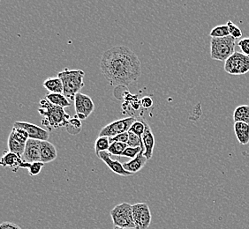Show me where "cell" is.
<instances>
[{"mask_svg": "<svg viewBox=\"0 0 249 229\" xmlns=\"http://www.w3.org/2000/svg\"><path fill=\"white\" fill-rule=\"evenodd\" d=\"M101 71L110 85L128 86L138 80L142 73V63L129 48L116 46L103 54Z\"/></svg>", "mask_w": 249, "mask_h": 229, "instance_id": "cell-1", "label": "cell"}, {"mask_svg": "<svg viewBox=\"0 0 249 229\" xmlns=\"http://www.w3.org/2000/svg\"><path fill=\"white\" fill-rule=\"evenodd\" d=\"M39 104V114L43 117L42 124L50 131L59 129L70 123V115L67 114L65 109L53 105L47 99H41Z\"/></svg>", "mask_w": 249, "mask_h": 229, "instance_id": "cell-2", "label": "cell"}, {"mask_svg": "<svg viewBox=\"0 0 249 229\" xmlns=\"http://www.w3.org/2000/svg\"><path fill=\"white\" fill-rule=\"evenodd\" d=\"M84 76L85 72L82 70H70L66 68L62 72H58V77L62 81L64 86L63 95L68 100L74 102L75 97L84 86Z\"/></svg>", "mask_w": 249, "mask_h": 229, "instance_id": "cell-3", "label": "cell"}, {"mask_svg": "<svg viewBox=\"0 0 249 229\" xmlns=\"http://www.w3.org/2000/svg\"><path fill=\"white\" fill-rule=\"evenodd\" d=\"M236 43V39L231 35L223 38H211V58L225 62L235 52Z\"/></svg>", "mask_w": 249, "mask_h": 229, "instance_id": "cell-4", "label": "cell"}, {"mask_svg": "<svg viewBox=\"0 0 249 229\" xmlns=\"http://www.w3.org/2000/svg\"><path fill=\"white\" fill-rule=\"evenodd\" d=\"M110 217L115 227L123 229H135L133 218V205L122 203L110 211Z\"/></svg>", "mask_w": 249, "mask_h": 229, "instance_id": "cell-5", "label": "cell"}, {"mask_svg": "<svg viewBox=\"0 0 249 229\" xmlns=\"http://www.w3.org/2000/svg\"><path fill=\"white\" fill-rule=\"evenodd\" d=\"M225 71L231 75H243L249 72V57L235 51L225 62Z\"/></svg>", "mask_w": 249, "mask_h": 229, "instance_id": "cell-6", "label": "cell"}, {"mask_svg": "<svg viewBox=\"0 0 249 229\" xmlns=\"http://www.w3.org/2000/svg\"><path fill=\"white\" fill-rule=\"evenodd\" d=\"M136 121L135 117L130 116L124 119L117 120L110 124H107L99 132V137L114 138L117 135L129 131L132 124Z\"/></svg>", "mask_w": 249, "mask_h": 229, "instance_id": "cell-7", "label": "cell"}, {"mask_svg": "<svg viewBox=\"0 0 249 229\" xmlns=\"http://www.w3.org/2000/svg\"><path fill=\"white\" fill-rule=\"evenodd\" d=\"M133 218L135 229H149L152 217L148 204L138 203L133 205Z\"/></svg>", "mask_w": 249, "mask_h": 229, "instance_id": "cell-8", "label": "cell"}, {"mask_svg": "<svg viewBox=\"0 0 249 229\" xmlns=\"http://www.w3.org/2000/svg\"><path fill=\"white\" fill-rule=\"evenodd\" d=\"M74 109L77 117L85 120L93 113L95 104L89 96L79 93L74 100Z\"/></svg>", "mask_w": 249, "mask_h": 229, "instance_id": "cell-9", "label": "cell"}, {"mask_svg": "<svg viewBox=\"0 0 249 229\" xmlns=\"http://www.w3.org/2000/svg\"><path fill=\"white\" fill-rule=\"evenodd\" d=\"M14 127L25 130L29 133V139H36L40 141H48L50 133L48 131L43 129L36 124L27 122H15Z\"/></svg>", "mask_w": 249, "mask_h": 229, "instance_id": "cell-10", "label": "cell"}, {"mask_svg": "<svg viewBox=\"0 0 249 229\" xmlns=\"http://www.w3.org/2000/svg\"><path fill=\"white\" fill-rule=\"evenodd\" d=\"M41 146L42 141L29 139L26 144L22 159L26 163H33L41 162Z\"/></svg>", "mask_w": 249, "mask_h": 229, "instance_id": "cell-11", "label": "cell"}, {"mask_svg": "<svg viewBox=\"0 0 249 229\" xmlns=\"http://www.w3.org/2000/svg\"><path fill=\"white\" fill-rule=\"evenodd\" d=\"M97 157L102 160L104 163H106L108 167L110 168L111 171L115 173L119 176H122V177H130L134 174L130 173V172L126 171L123 167V164L117 161V160H112L110 158V153L109 152H101V153L97 154Z\"/></svg>", "mask_w": 249, "mask_h": 229, "instance_id": "cell-12", "label": "cell"}, {"mask_svg": "<svg viewBox=\"0 0 249 229\" xmlns=\"http://www.w3.org/2000/svg\"><path fill=\"white\" fill-rule=\"evenodd\" d=\"M142 143H143L144 148H145V153L144 156L147 158L148 160H150L153 155L154 147H155V137H154L153 132L151 131V128L149 124L145 123V131L144 133L142 136Z\"/></svg>", "mask_w": 249, "mask_h": 229, "instance_id": "cell-13", "label": "cell"}, {"mask_svg": "<svg viewBox=\"0 0 249 229\" xmlns=\"http://www.w3.org/2000/svg\"><path fill=\"white\" fill-rule=\"evenodd\" d=\"M23 163L24 160L21 156L11 152H5L0 161V164L2 167H11L14 172H17Z\"/></svg>", "mask_w": 249, "mask_h": 229, "instance_id": "cell-14", "label": "cell"}, {"mask_svg": "<svg viewBox=\"0 0 249 229\" xmlns=\"http://www.w3.org/2000/svg\"><path fill=\"white\" fill-rule=\"evenodd\" d=\"M144 153H145V148H142L141 153L136 156V158H134L130 162L124 163L123 164L124 169L132 174L139 172L145 166V164L148 161V159L144 156Z\"/></svg>", "mask_w": 249, "mask_h": 229, "instance_id": "cell-15", "label": "cell"}, {"mask_svg": "<svg viewBox=\"0 0 249 229\" xmlns=\"http://www.w3.org/2000/svg\"><path fill=\"white\" fill-rule=\"evenodd\" d=\"M58 157V151L53 144L49 141H42L41 146V162L44 163H52Z\"/></svg>", "mask_w": 249, "mask_h": 229, "instance_id": "cell-16", "label": "cell"}, {"mask_svg": "<svg viewBox=\"0 0 249 229\" xmlns=\"http://www.w3.org/2000/svg\"><path fill=\"white\" fill-rule=\"evenodd\" d=\"M235 136L239 143L248 145L249 143V124L245 123H234Z\"/></svg>", "mask_w": 249, "mask_h": 229, "instance_id": "cell-17", "label": "cell"}, {"mask_svg": "<svg viewBox=\"0 0 249 229\" xmlns=\"http://www.w3.org/2000/svg\"><path fill=\"white\" fill-rule=\"evenodd\" d=\"M43 87H45L50 94H63L64 93V86L62 81L58 78H48L43 83Z\"/></svg>", "mask_w": 249, "mask_h": 229, "instance_id": "cell-18", "label": "cell"}, {"mask_svg": "<svg viewBox=\"0 0 249 229\" xmlns=\"http://www.w3.org/2000/svg\"><path fill=\"white\" fill-rule=\"evenodd\" d=\"M234 123L249 124V105L238 106L233 112Z\"/></svg>", "mask_w": 249, "mask_h": 229, "instance_id": "cell-19", "label": "cell"}, {"mask_svg": "<svg viewBox=\"0 0 249 229\" xmlns=\"http://www.w3.org/2000/svg\"><path fill=\"white\" fill-rule=\"evenodd\" d=\"M25 148H26V144L19 141L18 139L15 138L12 134L10 133L9 138H8V149L11 153H15L18 154L19 156H23Z\"/></svg>", "mask_w": 249, "mask_h": 229, "instance_id": "cell-20", "label": "cell"}, {"mask_svg": "<svg viewBox=\"0 0 249 229\" xmlns=\"http://www.w3.org/2000/svg\"><path fill=\"white\" fill-rule=\"evenodd\" d=\"M45 99H47L51 103H53V105L61 107L63 109L68 108L71 106L70 100H68L63 94H50L49 93L45 97Z\"/></svg>", "mask_w": 249, "mask_h": 229, "instance_id": "cell-21", "label": "cell"}, {"mask_svg": "<svg viewBox=\"0 0 249 229\" xmlns=\"http://www.w3.org/2000/svg\"><path fill=\"white\" fill-rule=\"evenodd\" d=\"M43 166H44V163L42 162H39V163H24L21 164L20 168H27L29 170V175L31 177H36L40 174L41 170L43 169Z\"/></svg>", "mask_w": 249, "mask_h": 229, "instance_id": "cell-22", "label": "cell"}, {"mask_svg": "<svg viewBox=\"0 0 249 229\" xmlns=\"http://www.w3.org/2000/svg\"><path fill=\"white\" fill-rule=\"evenodd\" d=\"M210 35L211 38H223L230 35L229 28L227 25H219L211 29Z\"/></svg>", "mask_w": 249, "mask_h": 229, "instance_id": "cell-23", "label": "cell"}, {"mask_svg": "<svg viewBox=\"0 0 249 229\" xmlns=\"http://www.w3.org/2000/svg\"><path fill=\"white\" fill-rule=\"evenodd\" d=\"M110 138L108 137H98L95 143V150L96 155L101 152H106L110 147Z\"/></svg>", "mask_w": 249, "mask_h": 229, "instance_id": "cell-24", "label": "cell"}, {"mask_svg": "<svg viewBox=\"0 0 249 229\" xmlns=\"http://www.w3.org/2000/svg\"><path fill=\"white\" fill-rule=\"evenodd\" d=\"M128 147L127 144L120 143V142H111L110 147L108 149V152L116 156H121L124 153V150Z\"/></svg>", "mask_w": 249, "mask_h": 229, "instance_id": "cell-25", "label": "cell"}, {"mask_svg": "<svg viewBox=\"0 0 249 229\" xmlns=\"http://www.w3.org/2000/svg\"><path fill=\"white\" fill-rule=\"evenodd\" d=\"M128 134H129V139H128L127 146L129 147H144L142 137H139L138 135L133 133V132H130V131H128Z\"/></svg>", "mask_w": 249, "mask_h": 229, "instance_id": "cell-26", "label": "cell"}, {"mask_svg": "<svg viewBox=\"0 0 249 229\" xmlns=\"http://www.w3.org/2000/svg\"><path fill=\"white\" fill-rule=\"evenodd\" d=\"M144 131H145V122L144 121H138V120H136L134 124H132V126H131L129 130L130 132L136 134L139 137L142 136Z\"/></svg>", "mask_w": 249, "mask_h": 229, "instance_id": "cell-27", "label": "cell"}, {"mask_svg": "<svg viewBox=\"0 0 249 229\" xmlns=\"http://www.w3.org/2000/svg\"><path fill=\"white\" fill-rule=\"evenodd\" d=\"M226 25H227L228 28H229V32H230L231 36H232V37L236 39V40L240 38V37L242 36V31H241L240 28H239L237 25H235L231 20H228Z\"/></svg>", "mask_w": 249, "mask_h": 229, "instance_id": "cell-28", "label": "cell"}, {"mask_svg": "<svg viewBox=\"0 0 249 229\" xmlns=\"http://www.w3.org/2000/svg\"><path fill=\"white\" fill-rule=\"evenodd\" d=\"M144 148V147H128L126 148L124 151V153H122V157H128L131 159H134L136 156L141 153L142 149Z\"/></svg>", "mask_w": 249, "mask_h": 229, "instance_id": "cell-29", "label": "cell"}, {"mask_svg": "<svg viewBox=\"0 0 249 229\" xmlns=\"http://www.w3.org/2000/svg\"><path fill=\"white\" fill-rule=\"evenodd\" d=\"M238 46L245 55L249 57V37L242 38L238 42Z\"/></svg>", "mask_w": 249, "mask_h": 229, "instance_id": "cell-30", "label": "cell"}, {"mask_svg": "<svg viewBox=\"0 0 249 229\" xmlns=\"http://www.w3.org/2000/svg\"><path fill=\"white\" fill-rule=\"evenodd\" d=\"M128 139H129V134L127 131V132H124V133L117 135L114 138H111V139H110V143L111 142H120V143L127 144Z\"/></svg>", "mask_w": 249, "mask_h": 229, "instance_id": "cell-31", "label": "cell"}, {"mask_svg": "<svg viewBox=\"0 0 249 229\" xmlns=\"http://www.w3.org/2000/svg\"><path fill=\"white\" fill-rule=\"evenodd\" d=\"M141 103L145 109H149L151 106L153 105V100L149 96H145L141 100Z\"/></svg>", "mask_w": 249, "mask_h": 229, "instance_id": "cell-32", "label": "cell"}, {"mask_svg": "<svg viewBox=\"0 0 249 229\" xmlns=\"http://www.w3.org/2000/svg\"><path fill=\"white\" fill-rule=\"evenodd\" d=\"M0 229H22L19 226H18L13 222H3L0 226Z\"/></svg>", "mask_w": 249, "mask_h": 229, "instance_id": "cell-33", "label": "cell"}, {"mask_svg": "<svg viewBox=\"0 0 249 229\" xmlns=\"http://www.w3.org/2000/svg\"><path fill=\"white\" fill-rule=\"evenodd\" d=\"M121 229V228H119V227H114V229Z\"/></svg>", "mask_w": 249, "mask_h": 229, "instance_id": "cell-34", "label": "cell"}]
</instances>
